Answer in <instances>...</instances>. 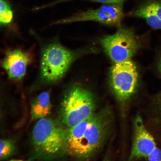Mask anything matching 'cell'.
Listing matches in <instances>:
<instances>
[{"mask_svg":"<svg viewBox=\"0 0 161 161\" xmlns=\"http://www.w3.org/2000/svg\"><path fill=\"white\" fill-rule=\"evenodd\" d=\"M15 145L10 139L0 140V160L10 156L15 150Z\"/></svg>","mask_w":161,"mask_h":161,"instance_id":"cell-13","label":"cell"},{"mask_svg":"<svg viewBox=\"0 0 161 161\" xmlns=\"http://www.w3.org/2000/svg\"><path fill=\"white\" fill-rule=\"evenodd\" d=\"M51 109L49 92L41 93L33 99L31 105V120H38L46 117Z\"/></svg>","mask_w":161,"mask_h":161,"instance_id":"cell-11","label":"cell"},{"mask_svg":"<svg viewBox=\"0 0 161 161\" xmlns=\"http://www.w3.org/2000/svg\"><path fill=\"white\" fill-rule=\"evenodd\" d=\"M31 135L34 150L41 156L51 157L66 148L67 132L51 119L38 120Z\"/></svg>","mask_w":161,"mask_h":161,"instance_id":"cell-4","label":"cell"},{"mask_svg":"<svg viewBox=\"0 0 161 161\" xmlns=\"http://www.w3.org/2000/svg\"><path fill=\"white\" fill-rule=\"evenodd\" d=\"M113 116L110 109L106 107L69 128L66 142L69 154L81 160L94 156L101 148L111 132Z\"/></svg>","mask_w":161,"mask_h":161,"instance_id":"cell-1","label":"cell"},{"mask_svg":"<svg viewBox=\"0 0 161 161\" xmlns=\"http://www.w3.org/2000/svg\"><path fill=\"white\" fill-rule=\"evenodd\" d=\"M153 3L156 13L161 21V0H154Z\"/></svg>","mask_w":161,"mask_h":161,"instance_id":"cell-16","label":"cell"},{"mask_svg":"<svg viewBox=\"0 0 161 161\" xmlns=\"http://www.w3.org/2000/svg\"><path fill=\"white\" fill-rule=\"evenodd\" d=\"M153 2L154 0H142L129 15L143 19L152 28L161 30V21L156 13Z\"/></svg>","mask_w":161,"mask_h":161,"instance_id":"cell-10","label":"cell"},{"mask_svg":"<svg viewBox=\"0 0 161 161\" xmlns=\"http://www.w3.org/2000/svg\"><path fill=\"white\" fill-rule=\"evenodd\" d=\"M13 16L10 4L5 0H0V25L10 23L12 20Z\"/></svg>","mask_w":161,"mask_h":161,"instance_id":"cell-12","label":"cell"},{"mask_svg":"<svg viewBox=\"0 0 161 161\" xmlns=\"http://www.w3.org/2000/svg\"><path fill=\"white\" fill-rule=\"evenodd\" d=\"M146 159L149 161H161V151L157 148H156Z\"/></svg>","mask_w":161,"mask_h":161,"instance_id":"cell-15","label":"cell"},{"mask_svg":"<svg viewBox=\"0 0 161 161\" xmlns=\"http://www.w3.org/2000/svg\"><path fill=\"white\" fill-rule=\"evenodd\" d=\"M77 56V53L58 42L43 47L41 53L40 79L43 84L54 83L65 75Z\"/></svg>","mask_w":161,"mask_h":161,"instance_id":"cell-2","label":"cell"},{"mask_svg":"<svg viewBox=\"0 0 161 161\" xmlns=\"http://www.w3.org/2000/svg\"><path fill=\"white\" fill-rule=\"evenodd\" d=\"M123 3L103 4L97 9H89L77 13L55 21L51 25L92 21L117 27L121 25L123 18Z\"/></svg>","mask_w":161,"mask_h":161,"instance_id":"cell-7","label":"cell"},{"mask_svg":"<svg viewBox=\"0 0 161 161\" xmlns=\"http://www.w3.org/2000/svg\"><path fill=\"white\" fill-rule=\"evenodd\" d=\"M138 73L131 59L114 63L109 72L111 88L117 99L126 101L135 92L138 83Z\"/></svg>","mask_w":161,"mask_h":161,"instance_id":"cell-6","label":"cell"},{"mask_svg":"<svg viewBox=\"0 0 161 161\" xmlns=\"http://www.w3.org/2000/svg\"><path fill=\"white\" fill-rule=\"evenodd\" d=\"M96 109L92 93L80 85H73L64 94L61 111L62 121L70 128L92 115Z\"/></svg>","mask_w":161,"mask_h":161,"instance_id":"cell-3","label":"cell"},{"mask_svg":"<svg viewBox=\"0 0 161 161\" xmlns=\"http://www.w3.org/2000/svg\"><path fill=\"white\" fill-rule=\"evenodd\" d=\"M133 140L129 160L146 159L157 147L154 139L145 127L139 116L134 122Z\"/></svg>","mask_w":161,"mask_h":161,"instance_id":"cell-8","label":"cell"},{"mask_svg":"<svg viewBox=\"0 0 161 161\" xmlns=\"http://www.w3.org/2000/svg\"><path fill=\"white\" fill-rule=\"evenodd\" d=\"M32 61L30 52L17 49L7 52L2 62V66L9 78L14 81L21 80L27 66Z\"/></svg>","mask_w":161,"mask_h":161,"instance_id":"cell-9","label":"cell"},{"mask_svg":"<svg viewBox=\"0 0 161 161\" xmlns=\"http://www.w3.org/2000/svg\"><path fill=\"white\" fill-rule=\"evenodd\" d=\"M157 66L158 70L161 74V54L158 59L157 61Z\"/></svg>","mask_w":161,"mask_h":161,"instance_id":"cell-17","label":"cell"},{"mask_svg":"<svg viewBox=\"0 0 161 161\" xmlns=\"http://www.w3.org/2000/svg\"><path fill=\"white\" fill-rule=\"evenodd\" d=\"M143 37L137 35L132 28L121 25L115 33L103 36L100 42L105 52L115 63L131 59Z\"/></svg>","mask_w":161,"mask_h":161,"instance_id":"cell-5","label":"cell"},{"mask_svg":"<svg viewBox=\"0 0 161 161\" xmlns=\"http://www.w3.org/2000/svg\"><path fill=\"white\" fill-rule=\"evenodd\" d=\"M76 0H59L53 2L54 4L62 2ZM93 1L98 2L103 4L118 3H124L125 0H87Z\"/></svg>","mask_w":161,"mask_h":161,"instance_id":"cell-14","label":"cell"}]
</instances>
